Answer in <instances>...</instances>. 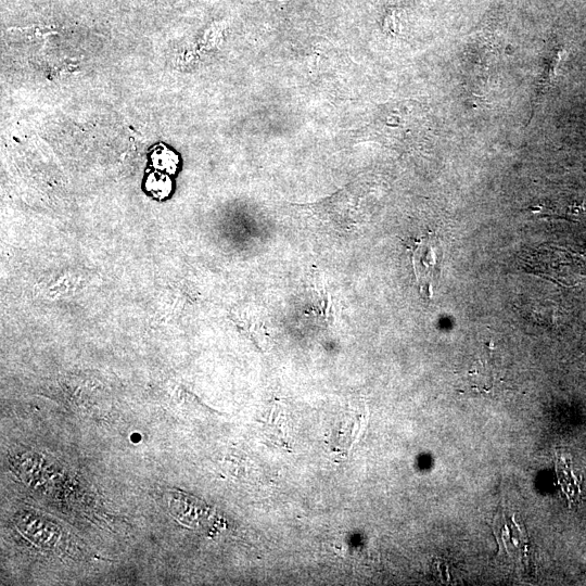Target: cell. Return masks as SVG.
Returning a JSON list of instances; mask_svg holds the SVG:
<instances>
[{"instance_id":"1","label":"cell","mask_w":586,"mask_h":586,"mask_svg":"<svg viewBox=\"0 0 586 586\" xmlns=\"http://www.w3.org/2000/svg\"><path fill=\"white\" fill-rule=\"evenodd\" d=\"M493 532L502 553L515 563L528 564L527 534L513 514L508 515L505 510L498 511L493 521Z\"/></svg>"},{"instance_id":"2","label":"cell","mask_w":586,"mask_h":586,"mask_svg":"<svg viewBox=\"0 0 586 586\" xmlns=\"http://www.w3.org/2000/svg\"><path fill=\"white\" fill-rule=\"evenodd\" d=\"M412 265L421 293L431 298L433 286L440 276L437 247L432 234H428L415 243Z\"/></svg>"},{"instance_id":"3","label":"cell","mask_w":586,"mask_h":586,"mask_svg":"<svg viewBox=\"0 0 586 586\" xmlns=\"http://www.w3.org/2000/svg\"><path fill=\"white\" fill-rule=\"evenodd\" d=\"M20 531L26 534L29 539L39 545H51L58 537L56 526L47 520L33 515H22L20 518Z\"/></svg>"}]
</instances>
